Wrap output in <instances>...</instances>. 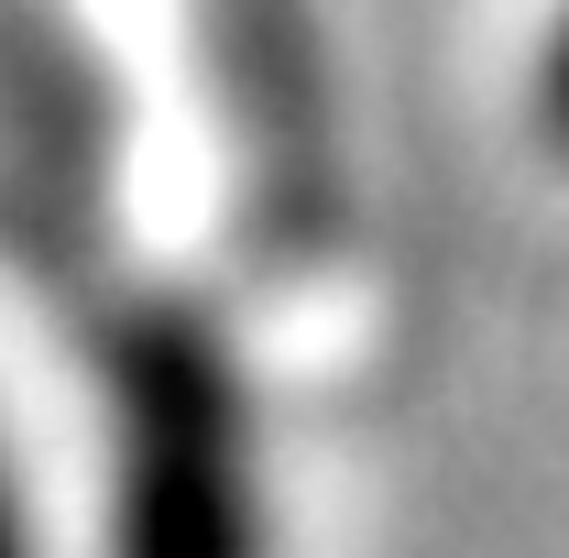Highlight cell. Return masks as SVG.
<instances>
[{
    "label": "cell",
    "mask_w": 569,
    "mask_h": 558,
    "mask_svg": "<svg viewBox=\"0 0 569 558\" xmlns=\"http://www.w3.org/2000/svg\"><path fill=\"white\" fill-rule=\"evenodd\" d=\"M526 99H537V132H548V153H569V0L548 11V33H537Z\"/></svg>",
    "instance_id": "obj_2"
},
{
    "label": "cell",
    "mask_w": 569,
    "mask_h": 558,
    "mask_svg": "<svg viewBox=\"0 0 569 558\" xmlns=\"http://www.w3.org/2000/svg\"><path fill=\"white\" fill-rule=\"evenodd\" d=\"M110 526L121 558H274L263 406L209 307L142 296L110 329Z\"/></svg>",
    "instance_id": "obj_1"
},
{
    "label": "cell",
    "mask_w": 569,
    "mask_h": 558,
    "mask_svg": "<svg viewBox=\"0 0 569 558\" xmlns=\"http://www.w3.org/2000/svg\"><path fill=\"white\" fill-rule=\"evenodd\" d=\"M0 558H44V537H33V492L11 482V460H0Z\"/></svg>",
    "instance_id": "obj_3"
}]
</instances>
